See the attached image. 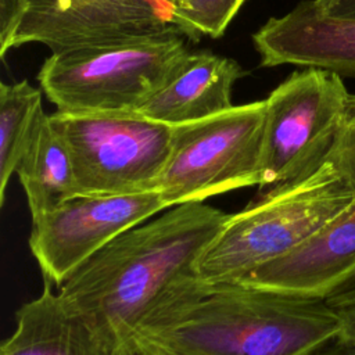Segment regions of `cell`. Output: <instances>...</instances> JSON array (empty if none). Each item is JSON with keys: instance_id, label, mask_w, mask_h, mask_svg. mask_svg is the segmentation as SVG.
Masks as SVG:
<instances>
[{"instance_id": "11", "label": "cell", "mask_w": 355, "mask_h": 355, "mask_svg": "<svg viewBox=\"0 0 355 355\" xmlns=\"http://www.w3.org/2000/svg\"><path fill=\"white\" fill-rule=\"evenodd\" d=\"M355 275V201L319 232L240 283L326 298Z\"/></svg>"}, {"instance_id": "7", "label": "cell", "mask_w": 355, "mask_h": 355, "mask_svg": "<svg viewBox=\"0 0 355 355\" xmlns=\"http://www.w3.org/2000/svg\"><path fill=\"white\" fill-rule=\"evenodd\" d=\"M265 100L175 126L157 191L168 208L261 184Z\"/></svg>"}, {"instance_id": "22", "label": "cell", "mask_w": 355, "mask_h": 355, "mask_svg": "<svg viewBox=\"0 0 355 355\" xmlns=\"http://www.w3.org/2000/svg\"><path fill=\"white\" fill-rule=\"evenodd\" d=\"M338 312L343 319V327L337 340L348 345H355V309H347V311H338Z\"/></svg>"}, {"instance_id": "15", "label": "cell", "mask_w": 355, "mask_h": 355, "mask_svg": "<svg viewBox=\"0 0 355 355\" xmlns=\"http://www.w3.org/2000/svg\"><path fill=\"white\" fill-rule=\"evenodd\" d=\"M46 114L42 90L28 80L0 83V204L8 180L26 154Z\"/></svg>"}, {"instance_id": "2", "label": "cell", "mask_w": 355, "mask_h": 355, "mask_svg": "<svg viewBox=\"0 0 355 355\" xmlns=\"http://www.w3.org/2000/svg\"><path fill=\"white\" fill-rule=\"evenodd\" d=\"M229 216L204 201L171 207L112 239L78 266L57 293L116 351L171 287L197 276V261Z\"/></svg>"}, {"instance_id": "13", "label": "cell", "mask_w": 355, "mask_h": 355, "mask_svg": "<svg viewBox=\"0 0 355 355\" xmlns=\"http://www.w3.org/2000/svg\"><path fill=\"white\" fill-rule=\"evenodd\" d=\"M15 322L0 355H115V349L72 312L47 282L39 297L17 311Z\"/></svg>"}, {"instance_id": "12", "label": "cell", "mask_w": 355, "mask_h": 355, "mask_svg": "<svg viewBox=\"0 0 355 355\" xmlns=\"http://www.w3.org/2000/svg\"><path fill=\"white\" fill-rule=\"evenodd\" d=\"M245 71L211 51L189 53L171 80L137 114L171 126L193 123L230 110L232 89Z\"/></svg>"}, {"instance_id": "19", "label": "cell", "mask_w": 355, "mask_h": 355, "mask_svg": "<svg viewBox=\"0 0 355 355\" xmlns=\"http://www.w3.org/2000/svg\"><path fill=\"white\" fill-rule=\"evenodd\" d=\"M115 355H180V354H176L168 348H164L141 337L132 336L115 351Z\"/></svg>"}, {"instance_id": "5", "label": "cell", "mask_w": 355, "mask_h": 355, "mask_svg": "<svg viewBox=\"0 0 355 355\" xmlns=\"http://www.w3.org/2000/svg\"><path fill=\"white\" fill-rule=\"evenodd\" d=\"M71 153L76 196L157 191L172 153L175 126L137 112L49 115Z\"/></svg>"}, {"instance_id": "16", "label": "cell", "mask_w": 355, "mask_h": 355, "mask_svg": "<svg viewBox=\"0 0 355 355\" xmlns=\"http://www.w3.org/2000/svg\"><path fill=\"white\" fill-rule=\"evenodd\" d=\"M245 0H171L186 39L220 37Z\"/></svg>"}, {"instance_id": "21", "label": "cell", "mask_w": 355, "mask_h": 355, "mask_svg": "<svg viewBox=\"0 0 355 355\" xmlns=\"http://www.w3.org/2000/svg\"><path fill=\"white\" fill-rule=\"evenodd\" d=\"M318 7L333 17H355V0H315Z\"/></svg>"}, {"instance_id": "23", "label": "cell", "mask_w": 355, "mask_h": 355, "mask_svg": "<svg viewBox=\"0 0 355 355\" xmlns=\"http://www.w3.org/2000/svg\"><path fill=\"white\" fill-rule=\"evenodd\" d=\"M311 355H355V345H348L334 340Z\"/></svg>"}, {"instance_id": "17", "label": "cell", "mask_w": 355, "mask_h": 355, "mask_svg": "<svg viewBox=\"0 0 355 355\" xmlns=\"http://www.w3.org/2000/svg\"><path fill=\"white\" fill-rule=\"evenodd\" d=\"M326 162H331L355 187V94H351L347 121Z\"/></svg>"}, {"instance_id": "20", "label": "cell", "mask_w": 355, "mask_h": 355, "mask_svg": "<svg viewBox=\"0 0 355 355\" xmlns=\"http://www.w3.org/2000/svg\"><path fill=\"white\" fill-rule=\"evenodd\" d=\"M324 300L331 308L337 311L355 309V275L343 286L336 288L331 294H329Z\"/></svg>"}, {"instance_id": "4", "label": "cell", "mask_w": 355, "mask_h": 355, "mask_svg": "<svg viewBox=\"0 0 355 355\" xmlns=\"http://www.w3.org/2000/svg\"><path fill=\"white\" fill-rule=\"evenodd\" d=\"M189 53L183 36L173 33L76 46L51 53L37 80L60 112H137Z\"/></svg>"}, {"instance_id": "18", "label": "cell", "mask_w": 355, "mask_h": 355, "mask_svg": "<svg viewBox=\"0 0 355 355\" xmlns=\"http://www.w3.org/2000/svg\"><path fill=\"white\" fill-rule=\"evenodd\" d=\"M26 12L25 0H0V55L12 49V40Z\"/></svg>"}, {"instance_id": "8", "label": "cell", "mask_w": 355, "mask_h": 355, "mask_svg": "<svg viewBox=\"0 0 355 355\" xmlns=\"http://www.w3.org/2000/svg\"><path fill=\"white\" fill-rule=\"evenodd\" d=\"M165 208L158 191L76 196L32 219L29 248L44 282L60 287L112 239Z\"/></svg>"}, {"instance_id": "14", "label": "cell", "mask_w": 355, "mask_h": 355, "mask_svg": "<svg viewBox=\"0 0 355 355\" xmlns=\"http://www.w3.org/2000/svg\"><path fill=\"white\" fill-rule=\"evenodd\" d=\"M32 219L76 197L71 153L49 115L42 121L26 154L17 168Z\"/></svg>"}, {"instance_id": "3", "label": "cell", "mask_w": 355, "mask_h": 355, "mask_svg": "<svg viewBox=\"0 0 355 355\" xmlns=\"http://www.w3.org/2000/svg\"><path fill=\"white\" fill-rule=\"evenodd\" d=\"M355 201V187L331 164L258 196L226 225L196 265L205 283H240L298 247Z\"/></svg>"}, {"instance_id": "6", "label": "cell", "mask_w": 355, "mask_h": 355, "mask_svg": "<svg viewBox=\"0 0 355 355\" xmlns=\"http://www.w3.org/2000/svg\"><path fill=\"white\" fill-rule=\"evenodd\" d=\"M343 78L319 68L294 71L265 98L261 184L265 191L315 173L349 111Z\"/></svg>"}, {"instance_id": "10", "label": "cell", "mask_w": 355, "mask_h": 355, "mask_svg": "<svg viewBox=\"0 0 355 355\" xmlns=\"http://www.w3.org/2000/svg\"><path fill=\"white\" fill-rule=\"evenodd\" d=\"M261 67L298 65L355 79V17H333L302 0L254 35Z\"/></svg>"}, {"instance_id": "9", "label": "cell", "mask_w": 355, "mask_h": 355, "mask_svg": "<svg viewBox=\"0 0 355 355\" xmlns=\"http://www.w3.org/2000/svg\"><path fill=\"white\" fill-rule=\"evenodd\" d=\"M12 49L42 43L53 53L85 44L180 35L171 0H25Z\"/></svg>"}, {"instance_id": "1", "label": "cell", "mask_w": 355, "mask_h": 355, "mask_svg": "<svg viewBox=\"0 0 355 355\" xmlns=\"http://www.w3.org/2000/svg\"><path fill=\"white\" fill-rule=\"evenodd\" d=\"M341 327L324 298L191 276L154 304L133 336L180 355H311Z\"/></svg>"}]
</instances>
